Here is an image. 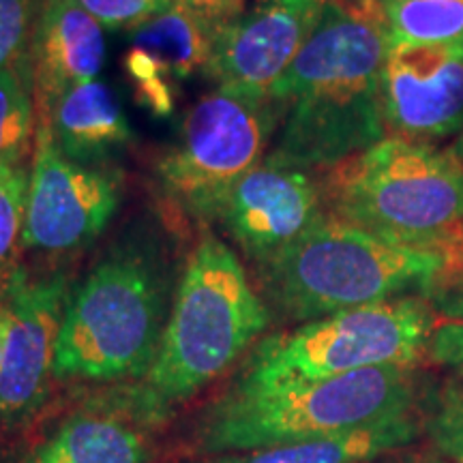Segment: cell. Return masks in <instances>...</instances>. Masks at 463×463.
<instances>
[{
    "instance_id": "obj_13",
    "label": "cell",
    "mask_w": 463,
    "mask_h": 463,
    "mask_svg": "<svg viewBox=\"0 0 463 463\" xmlns=\"http://www.w3.org/2000/svg\"><path fill=\"white\" fill-rule=\"evenodd\" d=\"M69 298L61 273L31 279L15 270L7 281L9 331L0 369V416L17 419L33 412L54 375L56 341Z\"/></svg>"
},
{
    "instance_id": "obj_17",
    "label": "cell",
    "mask_w": 463,
    "mask_h": 463,
    "mask_svg": "<svg viewBox=\"0 0 463 463\" xmlns=\"http://www.w3.org/2000/svg\"><path fill=\"white\" fill-rule=\"evenodd\" d=\"M26 463H144V444L112 416L78 414Z\"/></svg>"
},
{
    "instance_id": "obj_10",
    "label": "cell",
    "mask_w": 463,
    "mask_h": 463,
    "mask_svg": "<svg viewBox=\"0 0 463 463\" xmlns=\"http://www.w3.org/2000/svg\"><path fill=\"white\" fill-rule=\"evenodd\" d=\"M326 217L320 183L270 153L232 187L217 222L253 264L292 245Z\"/></svg>"
},
{
    "instance_id": "obj_23",
    "label": "cell",
    "mask_w": 463,
    "mask_h": 463,
    "mask_svg": "<svg viewBox=\"0 0 463 463\" xmlns=\"http://www.w3.org/2000/svg\"><path fill=\"white\" fill-rule=\"evenodd\" d=\"M108 31H123L146 24L155 15L172 7L174 0H73Z\"/></svg>"
},
{
    "instance_id": "obj_3",
    "label": "cell",
    "mask_w": 463,
    "mask_h": 463,
    "mask_svg": "<svg viewBox=\"0 0 463 463\" xmlns=\"http://www.w3.org/2000/svg\"><path fill=\"white\" fill-rule=\"evenodd\" d=\"M320 189L326 215L386 241L442 251L457 266L463 172L431 142L386 136L326 170ZM457 273L461 283L459 266Z\"/></svg>"
},
{
    "instance_id": "obj_19",
    "label": "cell",
    "mask_w": 463,
    "mask_h": 463,
    "mask_svg": "<svg viewBox=\"0 0 463 463\" xmlns=\"http://www.w3.org/2000/svg\"><path fill=\"white\" fill-rule=\"evenodd\" d=\"M389 48L463 43V0H375Z\"/></svg>"
},
{
    "instance_id": "obj_8",
    "label": "cell",
    "mask_w": 463,
    "mask_h": 463,
    "mask_svg": "<svg viewBox=\"0 0 463 463\" xmlns=\"http://www.w3.org/2000/svg\"><path fill=\"white\" fill-rule=\"evenodd\" d=\"M279 123L281 108L269 92L217 86L189 109L157 164L161 187L191 215L217 219L232 187L264 159Z\"/></svg>"
},
{
    "instance_id": "obj_20",
    "label": "cell",
    "mask_w": 463,
    "mask_h": 463,
    "mask_svg": "<svg viewBox=\"0 0 463 463\" xmlns=\"http://www.w3.org/2000/svg\"><path fill=\"white\" fill-rule=\"evenodd\" d=\"M33 97L28 65L0 69V165L24 161L34 131Z\"/></svg>"
},
{
    "instance_id": "obj_21",
    "label": "cell",
    "mask_w": 463,
    "mask_h": 463,
    "mask_svg": "<svg viewBox=\"0 0 463 463\" xmlns=\"http://www.w3.org/2000/svg\"><path fill=\"white\" fill-rule=\"evenodd\" d=\"M28 187L31 174L24 161L0 165V273L7 269L17 242L22 241Z\"/></svg>"
},
{
    "instance_id": "obj_12",
    "label": "cell",
    "mask_w": 463,
    "mask_h": 463,
    "mask_svg": "<svg viewBox=\"0 0 463 463\" xmlns=\"http://www.w3.org/2000/svg\"><path fill=\"white\" fill-rule=\"evenodd\" d=\"M328 0H256L213 39L204 67L217 86L269 92L311 37Z\"/></svg>"
},
{
    "instance_id": "obj_30",
    "label": "cell",
    "mask_w": 463,
    "mask_h": 463,
    "mask_svg": "<svg viewBox=\"0 0 463 463\" xmlns=\"http://www.w3.org/2000/svg\"><path fill=\"white\" fill-rule=\"evenodd\" d=\"M461 286H463V283H461Z\"/></svg>"
},
{
    "instance_id": "obj_16",
    "label": "cell",
    "mask_w": 463,
    "mask_h": 463,
    "mask_svg": "<svg viewBox=\"0 0 463 463\" xmlns=\"http://www.w3.org/2000/svg\"><path fill=\"white\" fill-rule=\"evenodd\" d=\"M419 436L412 412L333 436L222 457L215 463H369Z\"/></svg>"
},
{
    "instance_id": "obj_4",
    "label": "cell",
    "mask_w": 463,
    "mask_h": 463,
    "mask_svg": "<svg viewBox=\"0 0 463 463\" xmlns=\"http://www.w3.org/2000/svg\"><path fill=\"white\" fill-rule=\"evenodd\" d=\"M412 402L408 367H373L322 380H241L204 422L202 449L249 453L333 436L408 414Z\"/></svg>"
},
{
    "instance_id": "obj_27",
    "label": "cell",
    "mask_w": 463,
    "mask_h": 463,
    "mask_svg": "<svg viewBox=\"0 0 463 463\" xmlns=\"http://www.w3.org/2000/svg\"><path fill=\"white\" fill-rule=\"evenodd\" d=\"M7 331H9V309L7 305L0 300V369L5 361V345H7Z\"/></svg>"
},
{
    "instance_id": "obj_24",
    "label": "cell",
    "mask_w": 463,
    "mask_h": 463,
    "mask_svg": "<svg viewBox=\"0 0 463 463\" xmlns=\"http://www.w3.org/2000/svg\"><path fill=\"white\" fill-rule=\"evenodd\" d=\"M33 14L34 0H0V69L17 65L24 56Z\"/></svg>"
},
{
    "instance_id": "obj_22",
    "label": "cell",
    "mask_w": 463,
    "mask_h": 463,
    "mask_svg": "<svg viewBox=\"0 0 463 463\" xmlns=\"http://www.w3.org/2000/svg\"><path fill=\"white\" fill-rule=\"evenodd\" d=\"M436 328L430 339L433 361L463 372V286H457L436 298Z\"/></svg>"
},
{
    "instance_id": "obj_29",
    "label": "cell",
    "mask_w": 463,
    "mask_h": 463,
    "mask_svg": "<svg viewBox=\"0 0 463 463\" xmlns=\"http://www.w3.org/2000/svg\"><path fill=\"white\" fill-rule=\"evenodd\" d=\"M455 260H457V266H459L461 270V283H463V225L459 230V234H457L455 239ZM459 283V286H461Z\"/></svg>"
},
{
    "instance_id": "obj_25",
    "label": "cell",
    "mask_w": 463,
    "mask_h": 463,
    "mask_svg": "<svg viewBox=\"0 0 463 463\" xmlns=\"http://www.w3.org/2000/svg\"><path fill=\"white\" fill-rule=\"evenodd\" d=\"M438 449L455 463H463V391H450L430 420Z\"/></svg>"
},
{
    "instance_id": "obj_18",
    "label": "cell",
    "mask_w": 463,
    "mask_h": 463,
    "mask_svg": "<svg viewBox=\"0 0 463 463\" xmlns=\"http://www.w3.org/2000/svg\"><path fill=\"white\" fill-rule=\"evenodd\" d=\"M213 39L215 34L176 0L170 9L137 26L131 34L133 48L146 52L170 82L187 80L206 67Z\"/></svg>"
},
{
    "instance_id": "obj_1",
    "label": "cell",
    "mask_w": 463,
    "mask_h": 463,
    "mask_svg": "<svg viewBox=\"0 0 463 463\" xmlns=\"http://www.w3.org/2000/svg\"><path fill=\"white\" fill-rule=\"evenodd\" d=\"M386 54L375 0H328L303 50L269 90L281 108L273 155L307 170H331L384 140Z\"/></svg>"
},
{
    "instance_id": "obj_5",
    "label": "cell",
    "mask_w": 463,
    "mask_h": 463,
    "mask_svg": "<svg viewBox=\"0 0 463 463\" xmlns=\"http://www.w3.org/2000/svg\"><path fill=\"white\" fill-rule=\"evenodd\" d=\"M269 326V309L239 256L215 236L191 253L140 399L148 410L189 399L222 375Z\"/></svg>"
},
{
    "instance_id": "obj_14",
    "label": "cell",
    "mask_w": 463,
    "mask_h": 463,
    "mask_svg": "<svg viewBox=\"0 0 463 463\" xmlns=\"http://www.w3.org/2000/svg\"><path fill=\"white\" fill-rule=\"evenodd\" d=\"M106 62L103 26L73 0H43L34 24L28 71L39 116L48 118L62 95L99 75Z\"/></svg>"
},
{
    "instance_id": "obj_28",
    "label": "cell",
    "mask_w": 463,
    "mask_h": 463,
    "mask_svg": "<svg viewBox=\"0 0 463 463\" xmlns=\"http://www.w3.org/2000/svg\"><path fill=\"white\" fill-rule=\"evenodd\" d=\"M444 153H447L450 161H453V164L463 172V129L457 133L455 140L449 144V148L444 150Z\"/></svg>"
},
{
    "instance_id": "obj_6",
    "label": "cell",
    "mask_w": 463,
    "mask_h": 463,
    "mask_svg": "<svg viewBox=\"0 0 463 463\" xmlns=\"http://www.w3.org/2000/svg\"><path fill=\"white\" fill-rule=\"evenodd\" d=\"M167 279L157 253L116 249L69 294L56 341L58 380L140 378L165 331Z\"/></svg>"
},
{
    "instance_id": "obj_7",
    "label": "cell",
    "mask_w": 463,
    "mask_h": 463,
    "mask_svg": "<svg viewBox=\"0 0 463 463\" xmlns=\"http://www.w3.org/2000/svg\"><path fill=\"white\" fill-rule=\"evenodd\" d=\"M436 320V309L419 297L339 311L266 339L242 380H322L373 367L412 369L430 352Z\"/></svg>"
},
{
    "instance_id": "obj_11",
    "label": "cell",
    "mask_w": 463,
    "mask_h": 463,
    "mask_svg": "<svg viewBox=\"0 0 463 463\" xmlns=\"http://www.w3.org/2000/svg\"><path fill=\"white\" fill-rule=\"evenodd\" d=\"M386 129L433 142L463 129V43L397 45L382 69Z\"/></svg>"
},
{
    "instance_id": "obj_15",
    "label": "cell",
    "mask_w": 463,
    "mask_h": 463,
    "mask_svg": "<svg viewBox=\"0 0 463 463\" xmlns=\"http://www.w3.org/2000/svg\"><path fill=\"white\" fill-rule=\"evenodd\" d=\"M50 125L56 148L75 164L97 165L112 159L133 140L129 120L108 84L92 80L75 86L52 108Z\"/></svg>"
},
{
    "instance_id": "obj_9",
    "label": "cell",
    "mask_w": 463,
    "mask_h": 463,
    "mask_svg": "<svg viewBox=\"0 0 463 463\" xmlns=\"http://www.w3.org/2000/svg\"><path fill=\"white\" fill-rule=\"evenodd\" d=\"M120 195L118 172L67 159L56 148L50 125L39 120L20 245L43 253L82 249L106 230Z\"/></svg>"
},
{
    "instance_id": "obj_26",
    "label": "cell",
    "mask_w": 463,
    "mask_h": 463,
    "mask_svg": "<svg viewBox=\"0 0 463 463\" xmlns=\"http://www.w3.org/2000/svg\"><path fill=\"white\" fill-rule=\"evenodd\" d=\"M176 3L198 17L213 34L242 15L245 7V0H176Z\"/></svg>"
},
{
    "instance_id": "obj_2",
    "label": "cell",
    "mask_w": 463,
    "mask_h": 463,
    "mask_svg": "<svg viewBox=\"0 0 463 463\" xmlns=\"http://www.w3.org/2000/svg\"><path fill=\"white\" fill-rule=\"evenodd\" d=\"M258 277L270 305L298 322L459 283L447 253L386 241L331 215L258 264Z\"/></svg>"
}]
</instances>
